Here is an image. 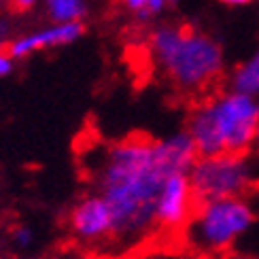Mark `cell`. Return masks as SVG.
I'll list each match as a JSON object with an SVG mask.
<instances>
[{
  "label": "cell",
  "instance_id": "cell-1",
  "mask_svg": "<svg viewBox=\"0 0 259 259\" xmlns=\"http://www.w3.org/2000/svg\"><path fill=\"white\" fill-rule=\"evenodd\" d=\"M196 159L198 151L185 130L164 138L132 136L109 145L96 183L113 210L115 238L138 242L155 232L153 208L164 181L189 172Z\"/></svg>",
  "mask_w": 259,
  "mask_h": 259
},
{
  "label": "cell",
  "instance_id": "cell-2",
  "mask_svg": "<svg viewBox=\"0 0 259 259\" xmlns=\"http://www.w3.org/2000/svg\"><path fill=\"white\" fill-rule=\"evenodd\" d=\"M149 53L168 83L183 94L210 90L225 68L221 45L193 26H157L149 34Z\"/></svg>",
  "mask_w": 259,
  "mask_h": 259
},
{
  "label": "cell",
  "instance_id": "cell-3",
  "mask_svg": "<svg viewBox=\"0 0 259 259\" xmlns=\"http://www.w3.org/2000/svg\"><path fill=\"white\" fill-rule=\"evenodd\" d=\"M259 100L234 90L206 96L189 113L185 132L198 155L249 153L255 147Z\"/></svg>",
  "mask_w": 259,
  "mask_h": 259
},
{
  "label": "cell",
  "instance_id": "cell-4",
  "mask_svg": "<svg viewBox=\"0 0 259 259\" xmlns=\"http://www.w3.org/2000/svg\"><path fill=\"white\" fill-rule=\"evenodd\" d=\"M259 214V191L246 196L202 202L185 228L187 242L204 255H221L251 230Z\"/></svg>",
  "mask_w": 259,
  "mask_h": 259
},
{
  "label": "cell",
  "instance_id": "cell-5",
  "mask_svg": "<svg viewBox=\"0 0 259 259\" xmlns=\"http://www.w3.org/2000/svg\"><path fill=\"white\" fill-rule=\"evenodd\" d=\"M196 202L246 196L257 189V175L249 153L198 155L189 170Z\"/></svg>",
  "mask_w": 259,
  "mask_h": 259
},
{
  "label": "cell",
  "instance_id": "cell-6",
  "mask_svg": "<svg viewBox=\"0 0 259 259\" xmlns=\"http://www.w3.org/2000/svg\"><path fill=\"white\" fill-rule=\"evenodd\" d=\"M196 206L198 202L189 183V172L170 175L164 181L155 200V208H153L155 232H164V234L185 232Z\"/></svg>",
  "mask_w": 259,
  "mask_h": 259
},
{
  "label": "cell",
  "instance_id": "cell-7",
  "mask_svg": "<svg viewBox=\"0 0 259 259\" xmlns=\"http://www.w3.org/2000/svg\"><path fill=\"white\" fill-rule=\"evenodd\" d=\"M68 225L72 234L83 242L115 238L113 210L100 193H90L74 204L68 217Z\"/></svg>",
  "mask_w": 259,
  "mask_h": 259
},
{
  "label": "cell",
  "instance_id": "cell-8",
  "mask_svg": "<svg viewBox=\"0 0 259 259\" xmlns=\"http://www.w3.org/2000/svg\"><path fill=\"white\" fill-rule=\"evenodd\" d=\"M85 26L83 21H70V24H53L51 28L38 30L34 34L21 36L13 42H9L5 47V53L11 60L17 58H26L30 53L40 51V49H51V47H62V45H70L77 38L83 36Z\"/></svg>",
  "mask_w": 259,
  "mask_h": 259
},
{
  "label": "cell",
  "instance_id": "cell-9",
  "mask_svg": "<svg viewBox=\"0 0 259 259\" xmlns=\"http://www.w3.org/2000/svg\"><path fill=\"white\" fill-rule=\"evenodd\" d=\"M230 90L253 96L259 100V51L242 62L230 77Z\"/></svg>",
  "mask_w": 259,
  "mask_h": 259
},
{
  "label": "cell",
  "instance_id": "cell-10",
  "mask_svg": "<svg viewBox=\"0 0 259 259\" xmlns=\"http://www.w3.org/2000/svg\"><path fill=\"white\" fill-rule=\"evenodd\" d=\"M47 13L53 24H70L81 21L88 13L85 0H45Z\"/></svg>",
  "mask_w": 259,
  "mask_h": 259
},
{
  "label": "cell",
  "instance_id": "cell-11",
  "mask_svg": "<svg viewBox=\"0 0 259 259\" xmlns=\"http://www.w3.org/2000/svg\"><path fill=\"white\" fill-rule=\"evenodd\" d=\"M119 3L136 17V21H151L159 13H164L172 0H119Z\"/></svg>",
  "mask_w": 259,
  "mask_h": 259
},
{
  "label": "cell",
  "instance_id": "cell-12",
  "mask_svg": "<svg viewBox=\"0 0 259 259\" xmlns=\"http://www.w3.org/2000/svg\"><path fill=\"white\" fill-rule=\"evenodd\" d=\"M7 3H9V9L13 11V13H26V11H30L34 7L36 0H7Z\"/></svg>",
  "mask_w": 259,
  "mask_h": 259
},
{
  "label": "cell",
  "instance_id": "cell-13",
  "mask_svg": "<svg viewBox=\"0 0 259 259\" xmlns=\"http://www.w3.org/2000/svg\"><path fill=\"white\" fill-rule=\"evenodd\" d=\"M13 238H15V242H17L19 246H28V244L32 242V232H30L28 228H17V230L13 232Z\"/></svg>",
  "mask_w": 259,
  "mask_h": 259
},
{
  "label": "cell",
  "instance_id": "cell-14",
  "mask_svg": "<svg viewBox=\"0 0 259 259\" xmlns=\"http://www.w3.org/2000/svg\"><path fill=\"white\" fill-rule=\"evenodd\" d=\"M13 70V60H11L7 53H0V77H7V74Z\"/></svg>",
  "mask_w": 259,
  "mask_h": 259
},
{
  "label": "cell",
  "instance_id": "cell-15",
  "mask_svg": "<svg viewBox=\"0 0 259 259\" xmlns=\"http://www.w3.org/2000/svg\"><path fill=\"white\" fill-rule=\"evenodd\" d=\"M127 259H177L172 255H164V253H140L134 257H127Z\"/></svg>",
  "mask_w": 259,
  "mask_h": 259
},
{
  "label": "cell",
  "instance_id": "cell-16",
  "mask_svg": "<svg viewBox=\"0 0 259 259\" xmlns=\"http://www.w3.org/2000/svg\"><path fill=\"white\" fill-rule=\"evenodd\" d=\"M212 259H249V257H244V255H240V253H234V251H228V253L214 255Z\"/></svg>",
  "mask_w": 259,
  "mask_h": 259
},
{
  "label": "cell",
  "instance_id": "cell-17",
  "mask_svg": "<svg viewBox=\"0 0 259 259\" xmlns=\"http://www.w3.org/2000/svg\"><path fill=\"white\" fill-rule=\"evenodd\" d=\"M219 3L228 5V7H244V5H251L253 0H219Z\"/></svg>",
  "mask_w": 259,
  "mask_h": 259
},
{
  "label": "cell",
  "instance_id": "cell-18",
  "mask_svg": "<svg viewBox=\"0 0 259 259\" xmlns=\"http://www.w3.org/2000/svg\"><path fill=\"white\" fill-rule=\"evenodd\" d=\"M255 147L259 149V123H257V136H255Z\"/></svg>",
  "mask_w": 259,
  "mask_h": 259
},
{
  "label": "cell",
  "instance_id": "cell-19",
  "mask_svg": "<svg viewBox=\"0 0 259 259\" xmlns=\"http://www.w3.org/2000/svg\"><path fill=\"white\" fill-rule=\"evenodd\" d=\"M5 47H7V42H5L3 38H0V53H3V51H5Z\"/></svg>",
  "mask_w": 259,
  "mask_h": 259
},
{
  "label": "cell",
  "instance_id": "cell-20",
  "mask_svg": "<svg viewBox=\"0 0 259 259\" xmlns=\"http://www.w3.org/2000/svg\"><path fill=\"white\" fill-rule=\"evenodd\" d=\"M34 259H42V257H34Z\"/></svg>",
  "mask_w": 259,
  "mask_h": 259
},
{
  "label": "cell",
  "instance_id": "cell-21",
  "mask_svg": "<svg viewBox=\"0 0 259 259\" xmlns=\"http://www.w3.org/2000/svg\"><path fill=\"white\" fill-rule=\"evenodd\" d=\"M0 3H3V0H0Z\"/></svg>",
  "mask_w": 259,
  "mask_h": 259
}]
</instances>
